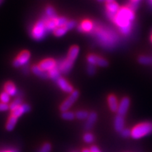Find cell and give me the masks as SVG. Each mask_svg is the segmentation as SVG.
<instances>
[{"mask_svg":"<svg viewBox=\"0 0 152 152\" xmlns=\"http://www.w3.org/2000/svg\"><path fill=\"white\" fill-rule=\"evenodd\" d=\"M135 18L134 11L128 7L120 8L112 21L124 35H128L131 31L132 22Z\"/></svg>","mask_w":152,"mask_h":152,"instance_id":"cell-1","label":"cell"},{"mask_svg":"<svg viewBox=\"0 0 152 152\" xmlns=\"http://www.w3.org/2000/svg\"><path fill=\"white\" fill-rule=\"evenodd\" d=\"M152 133V122H145L139 124L131 130V136L133 139H140Z\"/></svg>","mask_w":152,"mask_h":152,"instance_id":"cell-2","label":"cell"},{"mask_svg":"<svg viewBox=\"0 0 152 152\" xmlns=\"http://www.w3.org/2000/svg\"><path fill=\"white\" fill-rule=\"evenodd\" d=\"M96 34H97L98 39L102 42L103 44H107V45H113L117 39L115 33L105 28H98L97 32L96 31Z\"/></svg>","mask_w":152,"mask_h":152,"instance_id":"cell-3","label":"cell"},{"mask_svg":"<svg viewBox=\"0 0 152 152\" xmlns=\"http://www.w3.org/2000/svg\"><path fill=\"white\" fill-rule=\"evenodd\" d=\"M47 32L45 21L44 20H41L37 22L33 26L31 31V36L35 40L39 41L45 37Z\"/></svg>","mask_w":152,"mask_h":152,"instance_id":"cell-4","label":"cell"},{"mask_svg":"<svg viewBox=\"0 0 152 152\" xmlns=\"http://www.w3.org/2000/svg\"><path fill=\"white\" fill-rule=\"evenodd\" d=\"M79 96V93L78 91H74L72 93H70L69 98H66L60 105V110L62 112L68 111L70 108L73 105L74 103L77 100Z\"/></svg>","mask_w":152,"mask_h":152,"instance_id":"cell-5","label":"cell"},{"mask_svg":"<svg viewBox=\"0 0 152 152\" xmlns=\"http://www.w3.org/2000/svg\"><path fill=\"white\" fill-rule=\"evenodd\" d=\"M31 53L27 50H23L17 56L13 61V66L15 67H20V66L26 65L30 59Z\"/></svg>","mask_w":152,"mask_h":152,"instance_id":"cell-6","label":"cell"},{"mask_svg":"<svg viewBox=\"0 0 152 152\" xmlns=\"http://www.w3.org/2000/svg\"><path fill=\"white\" fill-rule=\"evenodd\" d=\"M87 60L88 61L89 64H91L95 66L98 65L99 66H103V67H104V66H107L108 65V63L107 60L102 58V57H100L95 55H93V54L89 55L87 57Z\"/></svg>","mask_w":152,"mask_h":152,"instance_id":"cell-7","label":"cell"},{"mask_svg":"<svg viewBox=\"0 0 152 152\" xmlns=\"http://www.w3.org/2000/svg\"><path fill=\"white\" fill-rule=\"evenodd\" d=\"M74 63V61L66 58L63 61H61L57 66H58V68L60 70L61 73L66 74L70 72L71 69H72Z\"/></svg>","mask_w":152,"mask_h":152,"instance_id":"cell-8","label":"cell"},{"mask_svg":"<svg viewBox=\"0 0 152 152\" xmlns=\"http://www.w3.org/2000/svg\"><path fill=\"white\" fill-rule=\"evenodd\" d=\"M38 66L41 69L48 72L55 67L56 66V62L53 58H46L41 61Z\"/></svg>","mask_w":152,"mask_h":152,"instance_id":"cell-9","label":"cell"},{"mask_svg":"<svg viewBox=\"0 0 152 152\" xmlns=\"http://www.w3.org/2000/svg\"><path fill=\"white\" fill-rule=\"evenodd\" d=\"M106 8L107 10V15L108 18L112 20L119 10L120 7L115 1H113L111 3H107Z\"/></svg>","mask_w":152,"mask_h":152,"instance_id":"cell-10","label":"cell"},{"mask_svg":"<svg viewBox=\"0 0 152 152\" xmlns=\"http://www.w3.org/2000/svg\"><path fill=\"white\" fill-rule=\"evenodd\" d=\"M130 105V99L127 97H124L122 99L121 103L118 104L117 110L118 115L122 116L125 115Z\"/></svg>","mask_w":152,"mask_h":152,"instance_id":"cell-11","label":"cell"},{"mask_svg":"<svg viewBox=\"0 0 152 152\" xmlns=\"http://www.w3.org/2000/svg\"><path fill=\"white\" fill-rule=\"evenodd\" d=\"M30 110H31V107L28 105V104H23L20 106L17 107L15 108H14L13 110H11L12 111L11 115L18 118L19 117H20L22 114H23L24 113L28 112Z\"/></svg>","mask_w":152,"mask_h":152,"instance_id":"cell-12","label":"cell"},{"mask_svg":"<svg viewBox=\"0 0 152 152\" xmlns=\"http://www.w3.org/2000/svg\"><path fill=\"white\" fill-rule=\"evenodd\" d=\"M56 83L58 84L59 88L65 93H72L74 91L73 87L67 82V80L63 77H60L57 80Z\"/></svg>","mask_w":152,"mask_h":152,"instance_id":"cell-13","label":"cell"},{"mask_svg":"<svg viewBox=\"0 0 152 152\" xmlns=\"http://www.w3.org/2000/svg\"><path fill=\"white\" fill-rule=\"evenodd\" d=\"M93 23L91 20H85L82 22L80 26H79L78 30L84 32H89L93 29Z\"/></svg>","mask_w":152,"mask_h":152,"instance_id":"cell-14","label":"cell"},{"mask_svg":"<svg viewBox=\"0 0 152 152\" xmlns=\"http://www.w3.org/2000/svg\"><path fill=\"white\" fill-rule=\"evenodd\" d=\"M97 120V114L95 112L89 113L87 121L85 124V129L86 130L91 129Z\"/></svg>","mask_w":152,"mask_h":152,"instance_id":"cell-15","label":"cell"},{"mask_svg":"<svg viewBox=\"0 0 152 152\" xmlns=\"http://www.w3.org/2000/svg\"><path fill=\"white\" fill-rule=\"evenodd\" d=\"M124 118L123 116L117 115L114 119V128L116 131L121 132L124 127Z\"/></svg>","mask_w":152,"mask_h":152,"instance_id":"cell-16","label":"cell"},{"mask_svg":"<svg viewBox=\"0 0 152 152\" xmlns=\"http://www.w3.org/2000/svg\"><path fill=\"white\" fill-rule=\"evenodd\" d=\"M108 103L110 108V110L113 112H117L118 107V103L117 101V98L114 94L109 95L108 98Z\"/></svg>","mask_w":152,"mask_h":152,"instance_id":"cell-17","label":"cell"},{"mask_svg":"<svg viewBox=\"0 0 152 152\" xmlns=\"http://www.w3.org/2000/svg\"><path fill=\"white\" fill-rule=\"evenodd\" d=\"M31 70L33 73L37 76V77H39L41 79H46L49 77L48 72L41 69L38 65H33L31 68Z\"/></svg>","mask_w":152,"mask_h":152,"instance_id":"cell-18","label":"cell"},{"mask_svg":"<svg viewBox=\"0 0 152 152\" xmlns=\"http://www.w3.org/2000/svg\"><path fill=\"white\" fill-rule=\"evenodd\" d=\"M4 92L7 93L10 96H14L17 94V90L15 84L12 82H7L4 86Z\"/></svg>","mask_w":152,"mask_h":152,"instance_id":"cell-19","label":"cell"},{"mask_svg":"<svg viewBox=\"0 0 152 152\" xmlns=\"http://www.w3.org/2000/svg\"><path fill=\"white\" fill-rule=\"evenodd\" d=\"M56 18H46L45 20H44L45 26L46 27V29L48 32L50 31H53L55 28L57 27L56 24Z\"/></svg>","mask_w":152,"mask_h":152,"instance_id":"cell-20","label":"cell"},{"mask_svg":"<svg viewBox=\"0 0 152 152\" xmlns=\"http://www.w3.org/2000/svg\"><path fill=\"white\" fill-rule=\"evenodd\" d=\"M79 53V48L77 46H73L70 48L66 58L73 61H75L76 58H77Z\"/></svg>","mask_w":152,"mask_h":152,"instance_id":"cell-21","label":"cell"},{"mask_svg":"<svg viewBox=\"0 0 152 152\" xmlns=\"http://www.w3.org/2000/svg\"><path fill=\"white\" fill-rule=\"evenodd\" d=\"M60 73H61L60 71L58 69L57 65L54 69H51V70L48 72L49 77H50L51 79H53L54 81H56V82L57 81V80L60 77Z\"/></svg>","mask_w":152,"mask_h":152,"instance_id":"cell-22","label":"cell"},{"mask_svg":"<svg viewBox=\"0 0 152 152\" xmlns=\"http://www.w3.org/2000/svg\"><path fill=\"white\" fill-rule=\"evenodd\" d=\"M17 122V118L13 117V115H10L8 118V121L6 124V129L8 131H12L14 127H15Z\"/></svg>","mask_w":152,"mask_h":152,"instance_id":"cell-23","label":"cell"},{"mask_svg":"<svg viewBox=\"0 0 152 152\" xmlns=\"http://www.w3.org/2000/svg\"><path fill=\"white\" fill-rule=\"evenodd\" d=\"M67 29H66V28L65 27V26L64 27H56L55 29L53 31V34L56 37H61L64 36L66 32H67Z\"/></svg>","mask_w":152,"mask_h":152,"instance_id":"cell-24","label":"cell"},{"mask_svg":"<svg viewBox=\"0 0 152 152\" xmlns=\"http://www.w3.org/2000/svg\"><path fill=\"white\" fill-rule=\"evenodd\" d=\"M61 118L66 121H72L75 117V114L70 111L63 112L61 113Z\"/></svg>","mask_w":152,"mask_h":152,"instance_id":"cell-25","label":"cell"},{"mask_svg":"<svg viewBox=\"0 0 152 152\" xmlns=\"http://www.w3.org/2000/svg\"><path fill=\"white\" fill-rule=\"evenodd\" d=\"M46 15L47 18H56V14L55 12V9L51 7H48L46 8Z\"/></svg>","mask_w":152,"mask_h":152,"instance_id":"cell-26","label":"cell"},{"mask_svg":"<svg viewBox=\"0 0 152 152\" xmlns=\"http://www.w3.org/2000/svg\"><path fill=\"white\" fill-rule=\"evenodd\" d=\"M89 115V113L87 111L85 110H79L75 113V117L79 120L86 119Z\"/></svg>","mask_w":152,"mask_h":152,"instance_id":"cell-27","label":"cell"},{"mask_svg":"<svg viewBox=\"0 0 152 152\" xmlns=\"http://www.w3.org/2000/svg\"><path fill=\"white\" fill-rule=\"evenodd\" d=\"M138 61L140 64H144V65L151 64H152V58L151 57H149V56H141L139 58Z\"/></svg>","mask_w":152,"mask_h":152,"instance_id":"cell-28","label":"cell"},{"mask_svg":"<svg viewBox=\"0 0 152 152\" xmlns=\"http://www.w3.org/2000/svg\"><path fill=\"white\" fill-rule=\"evenodd\" d=\"M22 99L20 97H17L15 100H14L11 104L10 105V109L11 110H13L14 108H15L17 107L18 106H20L22 104Z\"/></svg>","mask_w":152,"mask_h":152,"instance_id":"cell-29","label":"cell"},{"mask_svg":"<svg viewBox=\"0 0 152 152\" xmlns=\"http://www.w3.org/2000/svg\"><path fill=\"white\" fill-rule=\"evenodd\" d=\"M83 140L87 143H91L94 141V137L91 133H86L83 136Z\"/></svg>","mask_w":152,"mask_h":152,"instance_id":"cell-30","label":"cell"},{"mask_svg":"<svg viewBox=\"0 0 152 152\" xmlns=\"http://www.w3.org/2000/svg\"><path fill=\"white\" fill-rule=\"evenodd\" d=\"M0 100H1V103L7 104L10 102V95L6 92L2 93L1 94H0Z\"/></svg>","mask_w":152,"mask_h":152,"instance_id":"cell-31","label":"cell"},{"mask_svg":"<svg viewBox=\"0 0 152 152\" xmlns=\"http://www.w3.org/2000/svg\"><path fill=\"white\" fill-rule=\"evenodd\" d=\"M67 20L65 17H57L56 18V24L57 27H64L65 26Z\"/></svg>","mask_w":152,"mask_h":152,"instance_id":"cell-32","label":"cell"},{"mask_svg":"<svg viewBox=\"0 0 152 152\" xmlns=\"http://www.w3.org/2000/svg\"><path fill=\"white\" fill-rule=\"evenodd\" d=\"M51 150V145L48 142H46L41 147V148L38 150L37 152H50Z\"/></svg>","mask_w":152,"mask_h":152,"instance_id":"cell-33","label":"cell"},{"mask_svg":"<svg viewBox=\"0 0 152 152\" xmlns=\"http://www.w3.org/2000/svg\"><path fill=\"white\" fill-rule=\"evenodd\" d=\"M96 66L89 64L87 66V72L89 75H93L96 72Z\"/></svg>","mask_w":152,"mask_h":152,"instance_id":"cell-34","label":"cell"},{"mask_svg":"<svg viewBox=\"0 0 152 152\" xmlns=\"http://www.w3.org/2000/svg\"><path fill=\"white\" fill-rule=\"evenodd\" d=\"M121 134L123 137H127L131 135V131L129 129H124L120 132Z\"/></svg>","mask_w":152,"mask_h":152,"instance_id":"cell-35","label":"cell"},{"mask_svg":"<svg viewBox=\"0 0 152 152\" xmlns=\"http://www.w3.org/2000/svg\"><path fill=\"white\" fill-rule=\"evenodd\" d=\"M75 26H76L75 22L73 20H70V21H67V22H66L65 27L66 28V29L69 31V30L72 29V28H74L75 27Z\"/></svg>","mask_w":152,"mask_h":152,"instance_id":"cell-36","label":"cell"},{"mask_svg":"<svg viewBox=\"0 0 152 152\" xmlns=\"http://www.w3.org/2000/svg\"><path fill=\"white\" fill-rule=\"evenodd\" d=\"M10 108V107L8 104L4 103H0V112L7 111Z\"/></svg>","mask_w":152,"mask_h":152,"instance_id":"cell-37","label":"cell"},{"mask_svg":"<svg viewBox=\"0 0 152 152\" xmlns=\"http://www.w3.org/2000/svg\"><path fill=\"white\" fill-rule=\"evenodd\" d=\"M91 152H101V151L99 150V149L96 146H93L91 147V148L89 149Z\"/></svg>","mask_w":152,"mask_h":152,"instance_id":"cell-38","label":"cell"},{"mask_svg":"<svg viewBox=\"0 0 152 152\" xmlns=\"http://www.w3.org/2000/svg\"><path fill=\"white\" fill-rule=\"evenodd\" d=\"M23 72L25 74H27L28 73V66L27 65H23Z\"/></svg>","mask_w":152,"mask_h":152,"instance_id":"cell-39","label":"cell"},{"mask_svg":"<svg viewBox=\"0 0 152 152\" xmlns=\"http://www.w3.org/2000/svg\"><path fill=\"white\" fill-rule=\"evenodd\" d=\"M140 1V0H131V3H136V4H137Z\"/></svg>","mask_w":152,"mask_h":152,"instance_id":"cell-40","label":"cell"},{"mask_svg":"<svg viewBox=\"0 0 152 152\" xmlns=\"http://www.w3.org/2000/svg\"><path fill=\"white\" fill-rule=\"evenodd\" d=\"M82 152H91V151L89 149H84Z\"/></svg>","mask_w":152,"mask_h":152,"instance_id":"cell-41","label":"cell"},{"mask_svg":"<svg viewBox=\"0 0 152 152\" xmlns=\"http://www.w3.org/2000/svg\"><path fill=\"white\" fill-rule=\"evenodd\" d=\"M107 3H111L113 1H115V0H105Z\"/></svg>","mask_w":152,"mask_h":152,"instance_id":"cell-42","label":"cell"},{"mask_svg":"<svg viewBox=\"0 0 152 152\" xmlns=\"http://www.w3.org/2000/svg\"><path fill=\"white\" fill-rule=\"evenodd\" d=\"M2 152H14V151H10V150H8V151H2Z\"/></svg>","mask_w":152,"mask_h":152,"instance_id":"cell-43","label":"cell"},{"mask_svg":"<svg viewBox=\"0 0 152 152\" xmlns=\"http://www.w3.org/2000/svg\"><path fill=\"white\" fill-rule=\"evenodd\" d=\"M3 0H0V4H1L2 2H3Z\"/></svg>","mask_w":152,"mask_h":152,"instance_id":"cell-44","label":"cell"},{"mask_svg":"<svg viewBox=\"0 0 152 152\" xmlns=\"http://www.w3.org/2000/svg\"><path fill=\"white\" fill-rule=\"evenodd\" d=\"M150 3L151 4V5H152V0H150Z\"/></svg>","mask_w":152,"mask_h":152,"instance_id":"cell-45","label":"cell"},{"mask_svg":"<svg viewBox=\"0 0 152 152\" xmlns=\"http://www.w3.org/2000/svg\"><path fill=\"white\" fill-rule=\"evenodd\" d=\"M99 1H104V0H98Z\"/></svg>","mask_w":152,"mask_h":152,"instance_id":"cell-46","label":"cell"},{"mask_svg":"<svg viewBox=\"0 0 152 152\" xmlns=\"http://www.w3.org/2000/svg\"><path fill=\"white\" fill-rule=\"evenodd\" d=\"M151 42H152V36H151Z\"/></svg>","mask_w":152,"mask_h":152,"instance_id":"cell-47","label":"cell"}]
</instances>
